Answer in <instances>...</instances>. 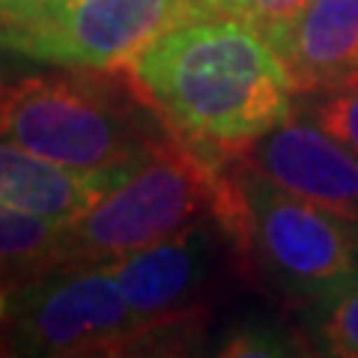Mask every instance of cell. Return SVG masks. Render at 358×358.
<instances>
[{"instance_id": "obj_4", "label": "cell", "mask_w": 358, "mask_h": 358, "mask_svg": "<svg viewBox=\"0 0 358 358\" xmlns=\"http://www.w3.org/2000/svg\"><path fill=\"white\" fill-rule=\"evenodd\" d=\"M221 188V167L167 131L63 227V263H108L150 248L215 215Z\"/></svg>"}, {"instance_id": "obj_13", "label": "cell", "mask_w": 358, "mask_h": 358, "mask_svg": "<svg viewBox=\"0 0 358 358\" xmlns=\"http://www.w3.org/2000/svg\"><path fill=\"white\" fill-rule=\"evenodd\" d=\"M317 105L308 110L313 122H320L329 134L343 141L358 155V78L341 87H331L326 93H317Z\"/></svg>"}, {"instance_id": "obj_14", "label": "cell", "mask_w": 358, "mask_h": 358, "mask_svg": "<svg viewBox=\"0 0 358 358\" xmlns=\"http://www.w3.org/2000/svg\"><path fill=\"white\" fill-rule=\"evenodd\" d=\"M308 0H206L203 15H236L242 21H248L257 30H272L275 24H281L289 15H296Z\"/></svg>"}, {"instance_id": "obj_11", "label": "cell", "mask_w": 358, "mask_h": 358, "mask_svg": "<svg viewBox=\"0 0 358 358\" xmlns=\"http://www.w3.org/2000/svg\"><path fill=\"white\" fill-rule=\"evenodd\" d=\"M63 263V227L0 200V287L30 281Z\"/></svg>"}, {"instance_id": "obj_3", "label": "cell", "mask_w": 358, "mask_h": 358, "mask_svg": "<svg viewBox=\"0 0 358 358\" xmlns=\"http://www.w3.org/2000/svg\"><path fill=\"white\" fill-rule=\"evenodd\" d=\"M215 218L239 251L242 272L287 301L320 310L358 278V224L275 185L248 155L221 167Z\"/></svg>"}, {"instance_id": "obj_6", "label": "cell", "mask_w": 358, "mask_h": 358, "mask_svg": "<svg viewBox=\"0 0 358 358\" xmlns=\"http://www.w3.org/2000/svg\"><path fill=\"white\" fill-rule=\"evenodd\" d=\"M192 0H30L0 21V48L72 69H126Z\"/></svg>"}, {"instance_id": "obj_15", "label": "cell", "mask_w": 358, "mask_h": 358, "mask_svg": "<svg viewBox=\"0 0 358 358\" xmlns=\"http://www.w3.org/2000/svg\"><path fill=\"white\" fill-rule=\"evenodd\" d=\"M24 3H30V0H0V21H3L6 15H13V13H18Z\"/></svg>"}, {"instance_id": "obj_9", "label": "cell", "mask_w": 358, "mask_h": 358, "mask_svg": "<svg viewBox=\"0 0 358 358\" xmlns=\"http://www.w3.org/2000/svg\"><path fill=\"white\" fill-rule=\"evenodd\" d=\"M296 93H326L358 78V0H308L266 30Z\"/></svg>"}, {"instance_id": "obj_2", "label": "cell", "mask_w": 358, "mask_h": 358, "mask_svg": "<svg viewBox=\"0 0 358 358\" xmlns=\"http://www.w3.org/2000/svg\"><path fill=\"white\" fill-rule=\"evenodd\" d=\"M167 131L129 69L0 78V141L78 173L114 179Z\"/></svg>"}, {"instance_id": "obj_1", "label": "cell", "mask_w": 358, "mask_h": 358, "mask_svg": "<svg viewBox=\"0 0 358 358\" xmlns=\"http://www.w3.org/2000/svg\"><path fill=\"white\" fill-rule=\"evenodd\" d=\"M126 69L164 126L215 167L293 117L296 87L281 54L236 15L188 18Z\"/></svg>"}, {"instance_id": "obj_5", "label": "cell", "mask_w": 358, "mask_h": 358, "mask_svg": "<svg viewBox=\"0 0 358 358\" xmlns=\"http://www.w3.org/2000/svg\"><path fill=\"white\" fill-rule=\"evenodd\" d=\"M155 350L152 334L102 263H60L0 287V352L126 355Z\"/></svg>"}, {"instance_id": "obj_12", "label": "cell", "mask_w": 358, "mask_h": 358, "mask_svg": "<svg viewBox=\"0 0 358 358\" xmlns=\"http://www.w3.org/2000/svg\"><path fill=\"white\" fill-rule=\"evenodd\" d=\"M313 338L322 352L358 358V278L338 299L317 310Z\"/></svg>"}, {"instance_id": "obj_10", "label": "cell", "mask_w": 358, "mask_h": 358, "mask_svg": "<svg viewBox=\"0 0 358 358\" xmlns=\"http://www.w3.org/2000/svg\"><path fill=\"white\" fill-rule=\"evenodd\" d=\"M114 179L78 173L51 159L0 141V200L66 227L84 215Z\"/></svg>"}, {"instance_id": "obj_7", "label": "cell", "mask_w": 358, "mask_h": 358, "mask_svg": "<svg viewBox=\"0 0 358 358\" xmlns=\"http://www.w3.org/2000/svg\"><path fill=\"white\" fill-rule=\"evenodd\" d=\"M230 260H239L233 236L215 215H206L150 248L102 266L131 310L147 322L159 350L203 326Z\"/></svg>"}, {"instance_id": "obj_8", "label": "cell", "mask_w": 358, "mask_h": 358, "mask_svg": "<svg viewBox=\"0 0 358 358\" xmlns=\"http://www.w3.org/2000/svg\"><path fill=\"white\" fill-rule=\"evenodd\" d=\"M248 159L284 192L358 224V155L310 117L281 122Z\"/></svg>"}, {"instance_id": "obj_16", "label": "cell", "mask_w": 358, "mask_h": 358, "mask_svg": "<svg viewBox=\"0 0 358 358\" xmlns=\"http://www.w3.org/2000/svg\"><path fill=\"white\" fill-rule=\"evenodd\" d=\"M203 6H206V0H192V18H200Z\"/></svg>"}]
</instances>
